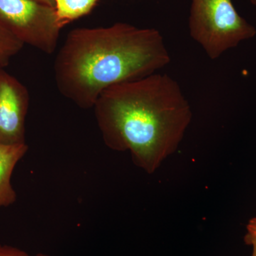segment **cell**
<instances>
[{
    "instance_id": "obj_7",
    "label": "cell",
    "mask_w": 256,
    "mask_h": 256,
    "mask_svg": "<svg viewBox=\"0 0 256 256\" xmlns=\"http://www.w3.org/2000/svg\"><path fill=\"white\" fill-rule=\"evenodd\" d=\"M98 0H54L55 10L62 26L88 14Z\"/></svg>"
},
{
    "instance_id": "obj_11",
    "label": "cell",
    "mask_w": 256,
    "mask_h": 256,
    "mask_svg": "<svg viewBox=\"0 0 256 256\" xmlns=\"http://www.w3.org/2000/svg\"><path fill=\"white\" fill-rule=\"evenodd\" d=\"M36 1L44 3V4L50 5V6L55 8L54 0H36Z\"/></svg>"
},
{
    "instance_id": "obj_3",
    "label": "cell",
    "mask_w": 256,
    "mask_h": 256,
    "mask_svg": "<svg viewBox=\"0 0 256 256\" xmlns=\"http://www.w3.org/2000/svg\"><path fill=\"white\" fill-rule=\"evenodd\" d=\"M190 36L212 60L256 35V28L242 18L232 0H192Z\"/></svg>"
},
{
    "instance_id": "obj_6",
    "label": "cell",
    "mask_w": 256,
    "mask_h": 256,
    "mask_svg": "<svg viewBox=\"0 0 256 256\" xmlns=\"http://www.w3.org/2000/svg\"><path fill=\"white\" fill-rule=\"evenodd\" d=\"M28 150L26 143H0V208L11 206L16 201L18 196L12 185V176L15 166Z\"/></svg>"
},
{
    "instance_id": "obj_9",
    "label": "cell",
    "mask_w": 256,
    "mask_h": 256,
    "mask_svg": "<svg viewBox=\"0 0 256 256\" xmlns=\"http://www.w3.org/2000/svg\"><path fill=\"white\" fill-rule=\"evenodd\" d=\"M246 234L244 236V242L248 246H252V256H256V216L249 220L246 226Z\"/></svg>"
},
{
    "instance_id": "obj_4",
    "label": "cell",
    "mask_w": 256,
    "mask_h": 256,
    "mask_svg": "<svg viewBox=\"0 0 256 256\" xmlns=\"http://www.w3.org/2000/svg\"><path fill=\"white\" fill-rule=\"evenodd\" d=\"M0 24L24 45L47 54L56 50L64 28L55 8L36 0H0Z\"/></svg>"
},
{
    "instance_id": "obj_10",
    "label": "cell",
    "mask_w": 256,
    "mask_h": 256,
    "mask_svg": "<svg viewBox=\"0 0 256 256\" xmlns=\"http://www.w3.org/2000/svg\"><path fill=\"white\" fill-rule=\"evenodd\" d=\"M0 256H32L28 252L16 248L0 244ZM34 256H50L46 254H38Z\"/></svg>"
},
{
    "instance_id": "obj_1",
    "label": "cell",
    "mask_w": 256,
    "mask_h": 256,
    "mask_svg": "<svg viewBox=\"0 0 256 256\" xmlns=\"http://www.w3.org/2000/svg\"><path fill=\"white\" fill-rule=\"evenodd\" d=\"M92 108L106 146L130 152L148 174L176 152L192 119L178 82L159 72L108 88Z\"/></svg>"
},
{
    "instance_id": "obj_12",
    "label": "cell",
    "mask_w": 256,
    "mask_h": 256,
    "mask_svg": "<svg viewBox=\"0 0 256 256\" xmlns=\"http://www.w3.org/2000/svg\"><path fill=\"white\" fill-rule=\"evenodd\" d=\"M248 1L250 2L252 5L256 6V0H248Z\"/></svg>"
},
{
    "instance_id": "obj_2",
    "label": "cell",
    "mask_w": 256,
    "mask_h": 256,
    "mask_svg": "<svg viewBox=\"0 0 256 256\" xmlns=\"http://www.w3.org/2000/svg\"><path fill=\"white\" fill-rule=\"evenodd\" d=\"M170 63L160 32L118 22L69 32L54 65L56 85L80 108H92L104 90L156 73Z\"/></svg>"
},
{
    "instance_id": "obj_5",
    "label": "cell",
    "mask_w": 256,
    "mask_h": 256,
    "mask_svg": "<svg viewBox=\"0 0 256 256\" xmlns=\"http://www.w3.org/2000/svg\"><path fill=\"white\" fill-rule=\"evenodd\" d=\"M30 95L18 79L0 68V143L25 142Z\"/></svg>"
},
{
    "instance_id": "obj_8",
    "label": "cell",
    "mask_w": 256,
    "mask_h": 256,
    "mask_svg": "<svg viewBox=\"0 0 256 256\" xmlns=\"http://www.w3.org/2000/svg\"><path fill=\"white\" fill-rule=\"evenodd\" d=\"M24 44L0 24V68H4L18 54Z\"/></svg>"
}]
</instances>
